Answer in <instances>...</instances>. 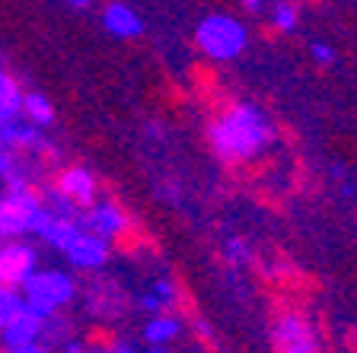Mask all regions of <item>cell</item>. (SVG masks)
Instances as JSON below:
<instances>
[{"instance_id": "obj_9", "label": "cell", "mask_w": 357, "mask_h": 353, "mask_svg": "<svg viewBox=\"0 0 357 353\" xmlns=\"http://www.w3.org/2000/svg\"><path fill=\"white\" fill-rule=\"evenodd\" d=\"M80 344L89 353H131L121 340V331L112 322H89L80 328Z\"/></svg>"}, {"instance_id": "obj_7", "label": "cell", "mask_w": 357, "mask_h": 353, "mask_svg": "<svg viewBox=\"0 0 357 353\" xmlns=\"http://www.w3.org/2000/svg\"><path fill=\"white\" fill-rule=\"evenodd\" d=\"M163 296H166V309L172 312V318H176L178 324L192 328V324L204 322L198 293L192 290V283H188V277L182 274V267H172L169 271V280L163 283Z\"/></svg>"}, {"instance_id": "obj_15", "label": "cell", "mask_w": 357, "mask_h": 353, "mask_svg": "<svg viewBox=\"0 0 357 353\" xmlns=\"http://www.w3.org/2000/svg\"><path fill=\"white\" fill-rule=\"evenodd\" d=\"M20 115L29 121L32 127H42V125H52V118H54V111H52V105L45 102L42 96H36V93H26V96L20 99Z\"/></svg>"}, {"instance_id": "obj_18", "label": "cell", "mask_w": 357, "mask_h": 353, "mask_svg": "<svg viewBox=\"0 0 357 353\" xmlns=\"http://www.w3.org/2000/svg\"><path fill=\"white\" fill-rule=\"evenodd\" d=\"M284 32H287V29H284L278 19L275 22H261V26H259V42L278 45V42H284Z\"/></svg>"}, {"instance_id": "obj_4", "label": "cell", "mask_w": 357, "mask_h": 353, "mask_svg": "<svg viewBox=\"0 0 357 353\" xmlns=\"http://www.w3.org/2000/svg\"><path fill=\"white\" fill-rule=\"evenodd\" d=\"M32 271H36V251L22 239L0 245V306L26 299Z\"/></svg>"}, {"instance_id": "obj_2", "label": "cell", "mask_w": 357, "mask_h": 353, "mask_svg": "<svg viewBox=\"0 0 357 353\" xmlns=\"http://www.w3.org/2000/svg\"><path fill=\"white\" fill-rule=\"evenodd\" d=\"M42 182L48 185L54 201L67 204L77 214H102V201H99V175H93L89 169H83L80 162L58 159L52 169L38 172Z\"/></svg>"}, {"instance_id": "obj_6", "label": "cell", "mask_w": 357, "mask_h": 353, "mask_svg": "<svg viewBox=\"0 0 357 353\" xmlns=\"http://www.w3.org/2000/svg\"><path fill=\"white\" fill-rule=\"evenodd\" d=\"M223 182L233 185L236 191H249L252 185H261V182H271L278 169H281V156L275 153H252L245 159H236V162H223Z\"/></svg>"}, {"instance_id": "obj_19", "label": "cell", "mask_w": 357, "mask_h": 353, "mask_svg": "<svg viewBox=\"0 0 357 353\" xmlns=\"http://www.w3.org/2000/svg\"><path fill=\"white\" fill-rule=\"evenodd\" d=\"M297 13H300L297 3H281V10H278V22H281L284 29H294V22H297Z\"/></svg>"}, {"instance_id": "obj_8", "label": "cell", "mask_w": 357, "mask_h": 353, "mask_svg": "<svg viewBox=\"0 0 357 353\" xmlns=\"http://www.w3.org/2000/svg\"><path fill=\"white\" fill-rule=\"evenodd\" d=\"M182 83H185L188 93H192V105L204 102L208 96H214V93H220V89L227 86L220 67H217L214 58H208V54L188 58V64L182 67Z\"/></svg>"}, {"instance_id": "obj_22", "label": "cell", "mask_w": 357, "mask_h": 353, "mask_svg": "<svg viewBox=\"0 0 357 353\" xmlns=\"http://www.w3.org/2000/svg\"><path fill=\"white\" fill-rule=\"evenodd\" d=\"M243 7L245 10H255V7H259V0H243Z\"/></svg>"}, {"instance_id": "obj_21", "label": "cell", "mask_w": 357, "mask_h": 353, "mask_svg": "<svg viewBox=\"0 0 357 353\" xmlns=\"http://www.w3.org/2000/svg\"><path fill=\"white\" fill-rule=\"evenodd\" d=\"M316 58H319L322 64H328V61H332V52H328V48H316Z\"/></svg>"}, {"instance_id": "obj_12", "label": "cell", "mask_w": 357, "mask_h": 353, "mask_svg": "<svg viewBox=\"0 0 357 353\" xmlns=\"http://www.w3.org/2000/svg\"><path fill=\"white\" fill-rule=\"evenodd\" d=\"M249 198H252V204L255 207H261L265 214H271V217H287V210H290V194L284 191V188H275V185H268V182H261V185H252L249 188Z\"/></svg>"}, {"instance_id": "obj_5", "label": "cell", "mask_w": 357, "mask_h": 353, "mask_svg": "<svg viewBox=\"0 0 357 353\" xmlns=\"http://www.w3.org/2000/svg\"><path fill=\"white\" fill-rule=\"evenodd\" d=\"M245 32L230 19H208L201 22V29L192 38L195 54H208V58H233L243 52Z\"/></svg>"}, {"instance_id": "obj_13", "label": "cell", "mask_w": 357, "mask_h": 353, "mask_svg": "<svg viewBox=\"0 0 357 353\" xmlns=\"http://www.w3.org/2000/svg\"><path fill=\"white\" fill-rule=\"evenodd\" d=\"M160 105H163L166 111H172L176 118H182L188 111V105H192V93H188V86L182 80L166 74L163 80H160Z\"/></svg>"}, {"instance_id": "obj_17", "label": "cell", "mask_w": 357, "mask_h": 353, "mask_svg": "<svg viewBox=\"0 0 357 353\" xmlns=\"http://www.w3.org/2000/svg\"><path fill=\"white\" fill-rule=\"evenodd\" d=\"M271 131H275V137L284 143V150H290V153H300V147H303V137H300V131H297L294 125H290V121L278 118Z\"/></svg>"}, {"instance_id": "obj_1", "label": "cell", "mask_w": 357, "mask_h": 353, "mask_svg": "<svg viewBox=\"0 0 357 353\" xmlns=\"http://www.w3.org/2000/svg\"><path fill=\"white\" fill-rule=\"evenodd\" d=\"M275 131L261 125V118L255 115L249 105H239L230 118L223 121H214V125H204V143L208 150L223 162H236L245 159V156L259 153L271 143Z\"/></svg>"}, {"instance_id": "obj_16", "label": "cell", "mask_w": 357, "mask_h": 353, "mask_svg": "<svg viewBox=\"0 0 357 353\" xmlns=\"http://www.w3.org/2000/svg\"><path fill=\"white\" fill-rule=\"evenodd\" d=\"M105 22H109V29L121 32V36H134V32H137V19L131 16V10L119 7V3H109V10H105Z\"/></svg>"}, {"instance_id": "obj_3", "label": "cell", "mask_w": 357, "mask_h": 353, "mask_svg": "<svg viewBox=\"0 0 357 353\" xmlns=\"http://www.w3.org/2000/svg\"><path fill=\"white\" fill-rule=\"evenodd\" d=\"M105 251L115 258H125V261H141L144 255L160 258L163 255V245L153 235V229L141 220L137 214L128 217H115L109 220V233H105Z\"/></svg>"}, {"instance_id": "obj_11", "label": "cell", "mask_w": 357, "mask_h": 353, "mask_svg": "<svg viewBox=\"0 0 357 353\" xmlns=\"http://www.w3.org/2000/svg\"><path fill=\"white\" fill-rule=\"evenodd\" d=\"M13 191L20 194V198L26 201L32 210H36V214L52 210V204H54L52 191H48V185L42 182V175H38V172H22V175L13 182Z\"/></svg>"}, {"instance_id": "obj_14", "label": "cell", "mask_w": 357, "mask_h": 353, "mask_svg": "<svg viewBox=\"0 0 357 353\" xmlns=\"http://www.w3.org/2000/svg\"><path fill=\"white\" fill-rule=\"evenodd\" d=\"M287 194L290 198H306L310 194V182H312V172H310V162L306 156L300 153H290V166H287Z\"/></svg>"}, {"instance_id": "obj_20", "label": "cell", "mask_w": 357, "mask_h": 353, "mask_svg": "<svg viewBox=\"0 0 357 353\" xmlns=\"http://www.w3.org/2000/svg\"><path fill=\"white\" fill-rule=\"evenodd\" d=\"M344 347H348L351 353H357V328H348V331H344Z\"/></svg>"}, {"instance_id": "obj_10", "label": "cell", "mask_w": 357, "mask_h": 353, "mask_svg": "<svg viewBox=\"0 0 357 353\" xmlns=\"http://www.w3.org/2000/svg\"><path fill=\"white\" fill-rule=\"evenodd\" d=\"M32 217H36V210L16 191L0 194V233H22L32 226Z\"/></svg>"}]
</instances>
